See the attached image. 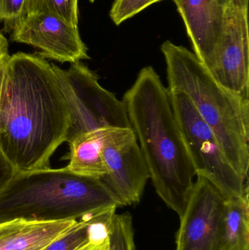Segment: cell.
I'll return each mask as SVG.
<instances>
[{
	"mask_svg": "<svg viewBox=\"0 0 249 250\" xmlns=\"http://www.w3.org/2000/svg\"><path fill=\"white\" fill-rule=\"evenodd\" d=\"M111 223L104 226L89 242L75 250H109V229Z\"/></svg>",
	"mask_w": 249,
	"mask_h": 250,
	"instance_id": "20",
	"label": "cell"
},
{
	"mask_svg": "<svg viewBox=\"0 0 249 250\" xmlns=\"http://www.w3.org/2000/svg\"><path fill=\"white\" fill-rule=\"evenodd\" d=\"M103 160L106 173L101 179L121 207L138 204L150 175L133 129L114 130L104 146Z\"/></svg>",
	"mask_w": 249,
	"mask_h": 250,
	"instance_id": "9",
	"label": "cell"
},
{
	"mask_svg": "<svg viewBox=\"0 0 249 250\" xmlns=\"http://www.w3.org/2000/svg\"><path fill=\"white\" fill-rule=\"evenodd\" d=\"M168 89L184 92L214 132L231 164L248 180L249 100L226 89L197 56L170 41L161 45Z\"/></svg>",
	"mask_w": 249,
	"mask_h": 250,
	"instance_id": "4",
	"label": "cell"
},
{
	"mask_svg": "<svg viewBox=\"0 0 249 250\" xmlns=\"http://www.w3.org/2000/svg\"><path fill=\"white\" fill-rule=\"evenodd\" d=\"M25 0H0V21H4L7 31L22 17Z\"/></svg>",
	"mask_w": 249,
	"mask_h": 250,
	"instance_id": "19",
	"label": "cell"
},
{
	"mask_svg": "<svg viewBox=\"0 0 249 250\" xmlns=\"http://www.w3.org/2000/svg\"><path fill=\"white\" fill-rule=\"evenodd\" d=\"M117 128H103L85 132L69 141L68 160L65 168L76 174L102 179L105 173L103 149L108 138Z\"/></svg>",
	"mask_w": 249,
	"mask_h": 250,
	"instance_id": "13",
	"label": "cell"
},
{
	"mask_svg": "<svg viewBox=\"0 0 249 250\" xmlns=\"http://www.w3.org/2000/svg\"><path fill=\"white\" fill-rule=\"evenodd\" d=\"M95 0H89V1H90V2H94V1H95Z\"/></svg>",
	"mask_w": 249,
	"mask_h": 250,
	"instance_id": "25",
	"label": "cell"
},
{
	"mask_svg": "<svg viewBox=\"0 0 249 250\" xmlns=\"http://www.w3.org/2000/svg\"><path fill=\"white\" fill-rule=\"evenodd\" d=\"M7 60L0 64V98H1V86H2L3 78H4V67H5V62L6 61H7Z\"/></svg>",
	"mask_w": 249,
	"mask_h": 250,
	"instance_id": "23",
	"label": "cell"
},
{
	"mask_svg": "<svg viewBox=\"0 0 249 250\" xmlns=\"http://www.w3.org/2000/svg\"><path fill=\"white\" fill-rule=\"evenodd\" d=\"M17 170L0 150V192L8 185Z\"/></svg>",
	"mask_w": 249,
	"mask_h": 250,
	"instance_id": "21",
	"label": "cell"
},
{
	"mask_svg": "<svg viewBox=\"0 0 249 250\" xmlns=\"http://www.w3.org/2000/svg\"><path fill=\"white\" fill-rule=\"evenodd\" d=\"M160 1L162 0H115L110 10V17L118 26L149 6Z\"/></svg>",
	"mask_w": 249,
	"mask_h": 250,
	"instance_id": "18",
	"label": "cell"
},
{
	"mask_svg": "<svg viewBox=\"0 0 249 250\" xmlns=\"http://www.w3.org/2000/svg\"><path fill=\"white\" fill-rule=\"evenodd\" d=\"M237 0H217L219 4H220L221 6L225 8V7H228L230 4H232V3L235 2Z\"/></svg>",
	"mask_w": 249,
	"mask_h": 250,
	"instance_id": "24",
	"label": "cell"
},
{
	"mask_svg": "<svg viewBox=\"0 0 249 250\" xmlns=\"http://www.w3.org/2000/svg\"><path fill=\"white\" fill-rule=\"evenodd\" d=\"M133 217L129 212L114 215L109 229V250H135Z\"/></svg>",
	"mask_w": 249,
	"mask_h": 250,
	"instance_id": "17",
	"label": "cell"
},
{
	"mask_svg": "<svg viewBox=\"0 0 249 250\" xmlns=\"http://www.w3.org/2000/svg\"><path fill=\"white\" fill-rule=\"evenodd\" d=\"M132 129L159 198L180 218L197 176L171 102L152 66L143 67L122 99Z\"/></svg>",
	"mask_w": 249,
	"mask_h": 250,
	"instance_id": "2",
	"label": "cell"
},
{
	"mask_svg": "<svg viewBox=\"0 0 249 250\" xmlns=\"http://www.w3.org/2000/svg\"><path fill=\"white\" fill-rule=\"evenodd\" d=\"M11 39L39 50L38 55L61 63L89 60L78 26L45 13H31L18 19L12 26Z\"/></svg>",
	"mask_w": 249,
	"mask_h": 250,
	"instance_id": "10",
	"label": "cell"
},
{
	"mask_svg": "<svg viewBox=\"0 0 249 250\" xmlns=\"http://www.w3.org/2000/svg\"><path fill=\"white\" fill-rule=\"evenodd\" d=\"M121 204L102 179L65 168L17 172L0 192V223L76 220Z\"/></svg>",
	"mask_w": 249,
	"mask_h": 250,
	"instance_id": "3",
	"label": "cell"
},
{
	"mask_svg": "<svg viewBox=\"0 0 249 250\" xmlns=\"http://www.w3.org/2000/svg\"><path fill=\"white\" fill-rule=\"evenodd\" d=\"M52 66L68 105L66 142L95 129H132L124 102L102 87L97 75L86 64L77 62L67 70Z\"/></svg>",
	"mask_w": 249,
	"mask_h": 250,
	"instance_id": "5",
	"label": "cell"
},
{
	"mask_svg": "<svg viewBox=\"0 0 249 250\" xmlns=\"http://www.w3.org/2000/svg\"><path fill=\"white\" fill-rule=\"evenodd\" d=\"M45 13L78 26V0H25L23 14Z\"/></svg>",
	"mask_w": 249,
	"mask_h": 250,
	"instance_id": "16",
	"label": "cell"
},
{
	"mask_svg": "<svg viewBox=\"0 0 249 250\" xmlns=\"http://www.w3.org/2000/svg\"><path fill=\"white\" fill-rule=\"evenodd\" d=\"M185 25L193 53L209 69L222 36L225 8L217 0H172Z\"/></svg>",
	"mask_w": 249,
	"mask_h": 250,
	"instance_id": "11",
	"label": "cell"
},
{
	"mask_svg": "<svg viewBox=\"0 0 249 250\" xmlns=\"http://www.w3.org/2000/svg\"><path fill=\"white\" fill-rule=\"evenodd\" d=\"M69 125L68 105L52 64L35 54L10 56L0 98V150L17 172L51 167Z\"/></svg>",
	"mask_w": 249,
	"mask_h": 250,
	"instance_id": "1",
	"label": "cell"
},
{
	"mask_svg": "<svg viewBox=\"0 0 249 250\" xmlns=\"http://www.w3.org/2000/svg\"><path fill=\"white\" fill-rule=\"evenodd\" d=\"M196 177L180 218L175 250H221L227 198L209 179Z\"/></svg>",
	"mask_w": 249,
	"mask_h": 250,
	"instance_id": "8",
	"label": "cell"
},
{
	"mask_svg": "<svg viewBox=\"0 0 249 250\" xmlns=\"http://www.w3.org/2000/svg\"><path fill=\"white\" fill-rule=\"evenodd\" d=\"M169 91L177 122L197 176L209 179L227 199L249 195L248 180L231 164L214 132L200 117L188 97L181 91Z\"/></svg>",
	"mask_w": 249,
	"mask_h": 250,
	"instance_id": "6",
	"label": "cell"
},
{
	"mask_svg": "<svg viewBox=\"0 0 249 250\" xmlns=\"http://www.w3.org/2000/svg\"><path fill=\"white\" fill-rule=\"evenodd\" d=\"M221 250H249V195L227 199Z\"/></svg>",
	"mask_w": 249,
	"mask_h": 250,
	"instance_id": "14",
	"label": "cell"
},
{
	"mask_svg": "<svg viewBox=\"0 0 249 250\" xmlns=\"http://www.w3.org/2000/svg\"><path fill=\"white\" fill-rule=\"evenodd\" d=\"M10 57L8 53V42L0 32V64Z\"/></svg>",
	"mask_w": 249,
	"mask_h": 250,
	"instance_id": "22",
	"label": "cell"
},
{
	"mask_svg": "<svg viewBox=\"0 0 249 250\" xmlns=\"http://www.w3.org/2000/svg\"><path fill=\"white\" fill-rule=\"evenodd\" d=\"M77 221L39 222L16 219L0 223V250H33L46 248L66 234Z\"/></svg>",
	"mask_w": 249,
	"mask_h": 250,
	"instance_id": "12",
	"label": "cell"
},
{
	"mask_svg": "<svg viewBox=\"0 0 249 250\" xmlns=\"http://www.w3.org/2000/svg\"><path fill=\"white\" fill-rule=\"evenodd\" d=\"M117 208L82 217L66 234L43 250H75L89 242L104 226L111 223Z\"/></svg>",
	"mask_w": 249,
	"mask_h": 250,
	"instance_id": "15",
	"label": "cell"
},
{
	"mask_svg": "<svg viewBox=\"0 0 249 250\" xmlns=\"http://www.w3.org/2000/svg\"><path fill=\"white\" fill-rule=\"evenodd\" d=\"M43 249H44V248H41V249H37V250H43Z\"/></svg>",
	"mask_w": 249,
	"mask_h": 250,
	"instance_id": "26",
	"label": "cell"
},
{
	"mask_svg": "<svg viewBox=\"0 0 249 250\" xmlns=\"http://www.w3.org/2000/svg\"><path fill=\"white\" fill-rule=\"evenodd\" d=\"M249 0L225 7L222 36L208 70L226 89L249 100Z\"/></svg>",
	"mask_w": 249,
	"mask_h": 250,
	"instance_id": "7",
	"label": "cell"
}]
</instances>
